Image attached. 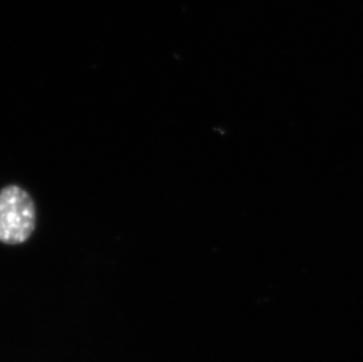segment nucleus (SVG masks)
<instances>
[{"label": "nucleus", "instance_id": "nucleus-1", "mask_svg": "<svg viewBox=\"0 0 363 362\" xmlns=\"http://www.w3.org/2000/svg\"><path fill=\"white\" fill-rule=\"evenodd\" d=\"M35 229V205L28 192L10 185L0 191V241L21 245Z\"/></svg>", "mask_w": 363, "mask_h": 362}]
</instances>
